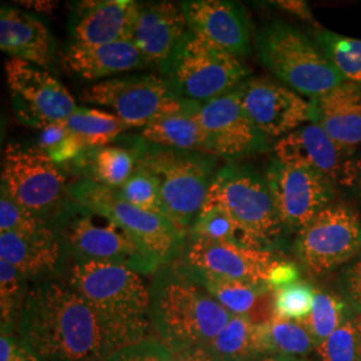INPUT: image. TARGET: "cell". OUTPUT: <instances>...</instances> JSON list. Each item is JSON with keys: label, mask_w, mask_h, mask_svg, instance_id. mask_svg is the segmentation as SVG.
Segmentation results:
<instances>
[{"label": "cell", "mask_w": 361, "mask_h": 361, "mask_svg": "<svg viewBox=\"0 0 361 361\" xmlns=\"http://www.w3.org/2000/svg\"><path fill=\"white\" fill-rule=\"evenodd\" d=\"M0 361H40L19 336L1 335Z\"/></svg>", "instance_id": "60d3db41"}, {"label": "cell", "mask_w": 361, "mask_h": 361, "mask_svg": "<svg viewBox=\"0 0 361 361\" xmlns=\"http://www.w3.org/2000/svg\"><path fill=\"white\" fill-rule=\"evenodd\" d=\"M27 279L4 259H0V316L1 335H13L18 331L26 301Z\"/></svg>", "instance_id": "d6a6232c"}, {"label": "cell", "mask_w": 361, "mask_h": 361, "mask_svg": "<svg viewBox=\"0 0 361 361\" xmlns=\"http://www.w3.org/2000/svg\"><path fill=\"white\" fill-rule=\"evenodd\" d=\"M63 123L85 142L87 149L109 146L126 129L123 122L114 114L86 107H78L77 111L68 116Z\"/></svg>", "instance_id": "f546056e"}, {"label": "cell", "mask_w": 361, "mask_h": 361, "mask_svg": "<svg viewBox=\"0 0 361 361\" xmlns=\"http://www.w3.org/2000/svg\"><path fill=\"white\" fill-rule=\"evenodd\" d=\"M149 292L150 324L173 353L205 347L232 317L180 264L158 268Z\"/></svg>", "instance_id": "7a4b0ae2"}, {"label": "cell", "mask_w": 361, "mask_h": 361, "mask_svg": "<svg viewBox=\"0 0 361 361\" xmlns=\"http://www.w3.org/2000/svg\"><path fill=\"white\" fill-rule=\"evenodd\" d=\"M67 285L109 320L126 324H150L149 286L140 273L128 267L77 261L67 274Z\"/></svg>", "instance_id": "9c48e42d"}, {"label": "cell", "mask_w": 361, "mask_h": 361, "mask_svg": "<svg viewBox=\"0 0 361 361\" xmlns=\"http://www.w3.org/2000/svg\"><path fill=\"white\" fill-rule=\"evenodd\" d=\"M205 348L217 361H257L256 359L268 355L264 328L250 323L244 316L234 314Z\"/></svg>", "instance_id": "83f0119b"}, {"label": "cell", "mask_w": 361, "mask_h": 361, "mask_svg": "<svg viewBox=\"0 0 361 361\" xmlns=\"http://www.w3.org/2000/svg\"><path fill=\"white\" fill-rule=\"evenodd\" d=\"M77 166L85 178L99 182L104 186L119 189L134 174L138 166L137 153L131 146H104L89 149L79 155Z\"/></svg>", "instance_id": "f1b7e54d"}, {"label": "cell", "mask_w": 361, "mask_h": 361, "mask_svg": "<svg viewBox=\"0 0 361 361\" xmlns=\"http://www.w3.org/2000/svg\"><path fill=\"white\" fill-rule=\"evenodd\" d=\"M86 150H89V149L86 147L85 142L70 131V134L62 142L59 143L58 146L52 147L51 150H49L46 154L49 155L56 165H61V164H66L71 159H77L78 157L83 154Z\"/></svg>", "instance_id": "b9f144b4"}, {"label": "cell", "mask_w": 361, "mask_h": 361, "mask_svg": "<svg viewBox=\"0 0 361 361\" xmlns=\"http://www.w3.org/2000/svg\"><path fill=\"white\" fill-rule=\"evenodd\" d=\"M348 319V307L340 297L329 292H316L310 316L298 323L310 332L319 344L332 335Z\"/></svg>", "instance_id": "836d02e7"}, {"label": "cell", "mask_w": 361, "mask_h": 361, "mask_svg": "<svg viewBox=\"0 0 361 361\" xmlns=\"http://www.w3.org/2000/svg\"><path fill=\"white\" fill-rule=\"evenodd\" d=\"M310 122L340 146L353 150L361 143V86L343 82L335 89L310 98Z\"/></svg>", "instance_id": "7402d4cb"}, {"label": "cell", "mask_w": 361, "mask_h": 361, "mask_svg": "<svg viewBox=\"0 0 361 361\" xmlns=\"http://www.w3.org/2000/svg\"><path fill=\"white\" fill-rule=\"evenodd\" d=\"M283 261L271 250L193 235H189L182 252V264L193 269L252 284L269 285L273 271Z\"/></svg>", "instance_id": "2e32d148"}, {"label": "cell", "mask_w": 361, "mask_h": 361, "mask_svg": "<svg viewBox=\"0 0 361 361\" xmlns=\"http://www.w3.org/2000/svg\"><path fill=\"white\" fill-rule=\"evenodd\" d=\"M68 134H70V131L66 128L63 122L50 125V126L42 129V133L39 134L38 149L47 153L49 150H51L52 147H55L62 142Z\"/></svg>", "instance_id": "ee69618b"}, {"label": "cell", "mask_w": 361, "mask_h": 361, "mask_svg": "<svg viewBox=\"0 0 361 361\" xmlns=\"http://www.w3.org/2000/svg\"><path fill=\"white\" fill-rule=\"evenodd\" d=\"M262 328L268 355L304 359L317 345L310 332L298 322L276 316L271 323Z\"/></svg>", "instance_id": "4dcf8cb0"}, {"label": "cell", "mask_w": 361, "mask_h": 361, "mask_svg": "<svg viewBox=\"0 0 361 361\" xmlns=\"http://www.w3.org/2000/svg\"><path fill=\"white\" fill-rule=\"evenodd\" d=\"M190 28L182 6L173 1H146L138 4V15L131 32L147 66L161 70L180 49Z\"/></svg>", "instance_id": "d6986e66"}, {"label": "cell", "mask_w": 361, "mask_h": 361, "mask_svg": "<svg viewBox=\"0 0 361 361\" xmlns=\"http://www.w3.org/2000/svg\"><path fill=\"white\" fill-rule=\"evenodd\" d=\"M161 71L180 98L198 104L237 90L250 73L238 56L192 31Z\"/></svg>", "instance_id": "ba28073f"}, {"label": "cell", "mask_w": 361, "mask_h": 361, "mask_svg": "<svg viewBox=\"0 0 361 361\" xmlns=\"http://www.w3.org/2000/svg\"><path fill=\"white\" fill-rule=\"evenodd\" d=\"M149 326L109 320L68 285L46 281L28 290L18 336L40 361H104Z\"/></svg>", "instance_id": "6da1fadb"}, {"label": "cell", "mask_w": 361, "mask_h": 361, "mask_svg": "<svg viewBox=\"0 0 361 361\" xmlns=\"http://www.w3.org/2000/svg\"><path fill=\"white\" fill-rule=\"evenodd\" d=\"M274 154L279 161L310 169L332 183L345 188L355 186L357 161L352 159V150L336 143L313 122L281 138L274 146Z\"/></svg>", "instance_id": "e0dca14e"}, {"label": "cell", "mask_w": 361, "mask_h": 361, "mask_svg": "<svg viewBox=\"0 0 361 361\" xmlns=\"http://www.w3.org/2000/svg\"><path fill=\"white\" fill-rule=\"evenodd\" d=\"M50 225L46 219L18 205L8 193L1 189L0 195V233H15L30 235L42 232Z\"/></svg>", "instance_id": "74e56055"}, {"label": "cell", "mask_w": 361, "mask_h": 361, "mask_svg": "<svg viewBox=\"0 0 361 361\" xmlns=\"http://www.w3.org/2000/svg\"><path fill=\"white\" fill-rule=\"evenodd\" d=\"M65 183V176L43 150L23 149L16 143L6 147L1 189L18 205L44 219L62 207Z\"/></svg>", "instance_id": "8fae6325"}, {"label": "cell", "mask_w": 361, "mask_h": 361, "mask_svg": "<svg viewBox=\"0 0 361 361\" xmlns=\"http://www.w3.org/2000/svg\"><path fill=\"white\" fill-rule=\"evenodd\" d=\"M274 292L277 316L295 322L304 320L310 316L316 295V290L310 284L296 281L293 284L285 285Z\"/></svg>", "instance_id": "8d00e7d4"}, {"label": "cell", "mask_w": 361, "mask_h": 361, "mask_svg": "<svg viewBox=\"0 0 361 361\" xmlns=\"http://www.w3.org/2000/svg\"><path fill=\"white\" fill-rule=\"evenodd\" d=\"M138 4L130 0L78 1L68 19L73 43L104 44L131 39Z\"/></svg>", "instance_id": "44dd1931"}, {"label": "cell", "mask_w": 361, "mask_h": 361, "mask_svg": "<svg viewBox=\"0 0 361 361\" xmlns=\"http://www.w3.org/2000/svg\"><path fill=\"white\" fill-rule=\"evenodd\" d=\"M217 361V360H216ZM221 361H252V360H221Z\"/></svg>", "instance_id": "f907efd6"}, {"label": "cell", "mask_w": 361, "mask_h": 361, "mask_svg": "<svg viewBox=\"0 0 361 361\" xmlns=\"http://www.w3.org/2000/svg\"><path fill=\"white\" fill-rule=\"evenodd\" d=\"M173 356L159 338L145 337L116 349L104 361H173Z\"/></svg>", "instance_id": "ab89813d"}, {"label": "cell", "mask_w": 361, "mask_h": 361, "mask_svg": "<svg viewBox=\"0 0 361 361\" xmlns=\"http://www.w3.org/2000/svg\"><path fill=\"white\" fill-rule=\"evenodd\" d=\"M6 78L15 114L30 128L44 129L65 122L77 111L70 91L42 67L10 58L6 62Z\"/></svg>", "instance_id": "4fadbf2b"}, {"label": "cell", "mask_w": 361, "mask_h": 361, "mask_svg": "<svg viewBox=\"0 0 361 361\" xmlns=\"http://www.w3.org/2000/svg\"><path fill=\"white\" fill-rule=\"evenodd\" d=\"M189 235L219 243H237V231L229 216L217 207H202Z\"/></svg>", "instance_id": "f35d334b"}, {"label": "cell", "mask_w": 361, "mask_h": 361, "mask_svg": "<svg viewBox=\"0 0 361 361\" xmlns=\"http://www.w3.org/2000/svg\"><path fill=\"white\" fill-rule=\"evenodd\" d=\"M297 256L310 276H322L356 257L361 249V219L344 205H329L298 233Z\"/></svg>", "instance_id": "7c38bea8"}, {"label": "cell", "mask_w": 361, "mask_h": 361, "mask_svg": "<svg viewBox=\"0 0 361 361\" xmlns=\"http://www.w3.org/2000/svg\"><path fill=\"white\" fill-rule=\"evenodd\" d=\"M353 189L356 190V193L359 195L361 204V159L357 161V176H356V182H355Z\"/></svg>", "instance_id": "681fc988"}, {"label": "cell", "mask_w": 361, "mask_h": 361, "mask_svg": "<svg viewBox=\"0 0 361 361\" xmlns=\"http://www.w3.org/2000/svg\"><path fill=\"white\" fill-rule=\"evenodd\" d=\"M116 192L134 207L165 216L159 180L143 166L138 165L134 174Z\"/></svg>", "instance_id": "d590c367"}, {"label": "cell", "mask_w": 361, "mask_h": 361, "mask_svg": "<svg viewBox=\"0 0 361 361\" xmlns=\"http://www.w3.org/2000/svg\"><path fill=\"white\" fill-rule=\"evenodd\" d=\"M56 235L77 261L113 262L137 273L154 274L158 267L135 245L125 231L104 214L66 201L55 213Z\"/></svg>", "instance_id": "8992f818"}, {"label": "cell", "mask_w": 361, "mask_h": 361, "mask_svg": "<svg viewBox=\"0 0 361 361\" xmlns=\"http://www.w3.org/2000/svg\"><path fill=\"white\" fill-rule=\"evenodd\" d=\"M273 4L276 7L284 10L286 13L296 15L304 20L312 19V13H310V7L305 1H301V0H281V1H274Z\"/></svg>", "instance_id": "f6af8a7d"}, {"label": "cell", "mask_w": 361, "mask_h": 361, "mask_svg": "<svg viewBox=\"0 0 361 361\" xmlns=\"http://www.w3.org/2000/svg\"><path fill=\"white\" fill-rule=\"evenodd\" d=\"M86 104L109 107L126 128H146L159 116L185 110L193 101L182 99L164 78L130 75L92 85L83 92Z\"/></svg>", "instance_id": "30bf717a"}, {"label": "cell", "mask_w": 361, "mask_h": 361, "mask_svg": "<svg viewBox=\"0 0 361 361\" xmlns=\"http://www.w3.org/2000/svg\"><path fill=\"white\" fill-rule=\"evenodd\" d=\"M173 361H216L205 347H195L174 353Z\"/></svg>", "instance_id": "bcb514c9"}, {"label": "cell", "mask_w": 361, "mask_h": 361, "mask_svg": "<svg viewBox=\"0 0 361 361\" xmlns=\"http://www.w3.org/2000/svg\"><path fill=\"white\" fill-rule=\"evenodd\" d=\"M265 178L284 229L292 232H301L329 207L334 197V186L328 178L277 158L269 164Z\"/></svg>", "instance_id": "5bb4252c"}, {"label": "cell", "mask_w": 361, "mask_h": 361, "mask_svg": "<svg viewBox=\"0 0 361 361\" xmlns=\"http://www.w3.org/2000/svg\"><path fill=\"white\" fill-rule=\"evenodd\" d=\"M63 253L51 226L30 235L0 233V259L11 264L25 279H38L56 271Z\"/></svg>", "instance_id": "d4e9b609"}, {"label": "cell", "mask_w": 361, "mask_h": 361, "mask_svg": "<svg viewBox=\"0 0 361 361\" xmlns=\"http://www.w3.org/2000/svg\"><path fill=\"white\" fill-rule=\"evenodd\" d=\"M217 207L232 219L238 245L271 250L280 243L284 225L265 177L252 169L226 165L217 170L204 207Z\"/></svg>", "instance_id": "277c9868"}, {"label": "cell", "mask_w": 361, "mask_h": 361, "mask_svg": "<svg viewBox=\"0 0 361 361\" xmlns=\"http://www.w3.org/2000/svg\"><path fill=\"white\" fill-rule=\"evenodd\" d=\"M256 50L259 62L300 95L313 98L345 82L316 40L283 20L258 30Z\"/></svg>", "instance_id": "5b68a950"}, {"label": "cell", "mask_w": 361, "mask_h": 361, "mask_svg": "<svg viewBox=\"0 0 361 361\" xmlns=\"http://www.w3.org/2000/svg\"><path fill=\"white\" fill-rule=\"evenodd\" d=\"M130 146L137 153L138 165L159 180L165 216L188 240L207 201L219 158L204 152L162 147L142 137L134 138Z\"/></svg>", "instance_id": "3957f363"}, {"label": "cell", "mask_w": 361, "mask_h": 361, "mask_svg": "<svg viewBox=\"0 0 361 361\" xmlns=\"http://www.w3.org/2000/svg\"><path fill=\"white\" fill-rule=\"evenodd\" d=\"M66 70L79 77L95 80L147 66L131 39L104 44L73 43L63 56Z\"/></svg>", "instance_id": "cb8c5ba5"}, {"label": "cell", "mask_w": 361, "mask_h": 361, "mask_svg": "<svg viewBox=\"0 0 361 361\" xmlns=\"http://www.w3.org/2000/svg\"><path fill=\"white\" fill-rule=\"evenodd\" d=\"M18 4L35 10L38 13H51L58 6L56 1H51V0H20L18 1Z\"/></svg>", "instance_id": "7dc6e473"}, {"label": "cell", "mask_w": 361, "mask_h": 361, "mask_svg": "<svg viewBox=\"0 0 361 361\" xmlns=\"http://www.w3.org/2000/svg\"><path fill=\"white\" fill-rule=\"evenodd\" d=\"M198 121L205 134L202 152L207 154L237 159L269 149V137L246 116L234 91L202 104Z\"/></svg>", "instance_id": "9a60e30c"}, {"label": "cell", "mask_w": 361, "mask_h": 361, "mask_svg": "<svg viewBox=\"0 0 361 361\" xmlns=\"http://www.w3.org/2000/svg\"><path fill=\"white\" fill-rule=\"evenodd\" d=\"M185 271L193 277L219 305H222L234 316L247 317L258 305L261 298L271 288L269 285L252 284L216 276L207 271H197L180 262Z\"/></svg>", "instance_id": "4316f807"}, {"label": "cell", "mask_w": 361, "mask_h": 361, "mask_svg": "<svg viewBox=\"0 0 361 361\" xmlns=\"http://www.w3.org/2000/svg\"><path fill=\"white\" fill-rule=\"evenodd\" d=\"M0 49L11 58L46 68L51 65L55 43L39 18L11 6H1Z\"/></svg>", "instance_id": "603a6c76"}, {"label": "cell", "mask_w": 361, "mask_h": 361, "mask_svg": "<svg viewBox=\"0 0 361 361\" xmlns=\"http://www.w3.org/2000/svg\"><path fill=\"white\" fill-rule=\"evenodd\" d=\"M344 288L352 305L361 313V255L344 273Z\"/></svg>", "instance_id": "7bdbcfd3"}, {"label": "cell", "mask_w": 361, "mask_h": 361, "mask_svg": "<svg viewBox=\"0 0 361 361\" xmlns=\"http://www.w3.org/2000/svg\"><path fill=\"white\" fill-rule=\"evenodd\" d=\"M234 92L246 116L269 138H284L310 122V102L296 91L267 78L247 79Z\"/></svg>", "instance_id": "ac0fdd59"}, {"label": "cell", "mask_w": 361, "mask_h": 361, "mask_svg": "<svg viewBox=\"0 0 361 361\" xmlns=\"http://www.w3.org/2000/svg\"><path fill=\"white\" fill-rule=\"evenodd\" d=\"M314 40L341 77L361 86V39L319 30Z\"/></svg>", "instance_id": "1f68e13d"}, {"label": "cell", "mask_w": 361, "mask_h": 361, "mask_svg": "<svg viewBox=\"0 0 361 361\" xmlns=\"http://www.w3.org/2000/svg\"><path fill=\"white\" fill-rule=\"evenodd\" d=\"M257 361H305V359H297V357L283 356V355H265L259 357Z\"/></svg>", "instance_id": "c3c4849f"}, {"label": "cell", "mask_w": 361, "mask_h": 361, "mask_svg": "<svg viewBox=\"0 0 361 361\" xmlns=\"http://www.w3.org/2000/svg\"><path fill=\"white\" fill-rule=\"evenodd\" d=\"M190 31L241 58L250 50V20L245 7L229 0L180 3Z\"/></svg>", "instance_id": "ffe728a7"}, {"label": "cell", "mask_w": 361, "mask_h": 361, "mask_svg": "<svg viewBox=\"0 0 361 361\" xmlns=\"http://www.w3.org/2000/svg\"><path fill=\"white\" fill-rule=\"evenodd\" d=\"M204 104L193 102L185 110L159 116L141 131V137L147 142L162 147L202 152L205 134L198 121V111Z\"/></svg>", "instance_id": "484cf974"}, {"label": "cell", "mask_w": 361, "mask_h": 361, "mask_svg": "<svg viewBox=\"0 0 361 361\" xmlns=\"http://www.w3.org/2000/svg\"><path fill=\"white\" fill-rule=\"evenodd\" d=\"M320 361H361V313L316 345Z\"/></svg>", "instance_id": "e575fe53"}, {"label": "cell", "mask_w": 361, "mask_h": 361, "mask_svg": "<svg viewBox=\"0 0 361 361\" xmlns=\"http://www.w3.org/2000/svg\"><path fill=\"white\" fill-rule=\"evenodd\" d=\"M67 192L79 207L114 221L158 267L171 264L183 252L186 238L168 217L131 205L116 189L83 177L71 183Z\"/></svg>", "instance_id": "52a82bcc"}]
</instances>
